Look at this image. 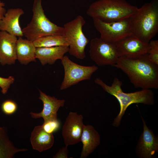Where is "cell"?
<instances>
[{
    "label": "cell",
    "mask_w": 158,
    "mask_h": 158,
    "mask_svg": "<svg viewBox=\"0 0 158 158\" xmlns=\"http://www.w3.org/2000/svg\"><path fill=\"white\" fill-rule=\"evenodd\" d=\"M91 59L99 66H114L119 58L116 45L95 37L90 41L89 51Z\"/></svg>",
    "instance_id": "9c48e42d"
},
{
    "label": "cell",
    "mask_w": 158,
    "mask_h": 158,
    "mask_svg": "<svg viewBox=\"0 0 158 158\" xmlns=\"http://www.w3.org/2000/svg\"><path fill=\"white\" fill-rule=\"evenodd\" d=\"M1 109L5 114L11 115L14 113L17 110V105L14 101L8 99L2 103L1 105Z\"/></svg>",
    "instance_id": "cb8c5ba5"
},
{
    "label": "cell",
    "mask_w": 158,
    "mask_h": 158,
    "mask_svg": "<svg viewBox=\"0 0 158 158\" xmlns=\"http://www.w3.org/2000/svg\"><path fill=\"white\" fill-rule=\"evenodd\" d=\"M119 57H137L148 53L149 43L141 41L131 35L115 44Z\"/></svg>",
    "instance_id": "8fae6325"
},
{
    "label": "cell",
    "mask_w": 158,
    "mask_h": 158,
    "mask_svg": "<svg viewBox=\"0 0 158 158\" xmlns=\"http://www.w3.org/2000/svg\"><path fill=\"white\" fill-rule=\"evenodd\" d=\"M138 8L125 0H98L90 4L87 13L92 18L108 23L129 18Z\"/></svg>",
    "instance_id": "277c9868"
},
{
    "label": "cell",
    "mask_w": 158,
    "mask_h": 158,
    "mask_svg": "<svg viewBox=\"0 0 158 158\" xmlns=\"http://www.w3.org/2000/svg\"><path fill=\"white\" fill-rule=\"evenodd\" d=\"M64 70V77L60 89L63 90L79 82L90 80L92 74L98 69L95 65L85 66L78 64L66 56L61 60Z\"/></svg>",
    "instance_id": "ba28073f"
},
{
    "label": "cell",
    "mask_w": 158,
    "mask_h": 158,
    "mask_svg": "<svg viewBox=\"0 0 158 158\" xmlns=\"http://www.w3.org/2000/svg\"><path fill=\"white\" fill-rule=\"evenodd\" d=\"M68 50V46L36 48L35 57L42 66L52 65L57 60H61Z\"/></svg>",
    "instance_id": "2e32d148"
},
{
    "label": "cell",
    "mask_w": 158,
    "mask_h": 158,
    "mask_svg": "<svg viewBox=\"0 0 158 158\" xmlns=\"http://www.w3.org/2000/svg\"><path fill=\"white\" fill-rule=\"evenodd\" d=\"M39 91V99L43 103V108L39 113L31 112V116L34 118H42L44 120L57 118V112L60 107L64 106L65 100L58 99L54 96L47 95L40 90Z\"/></svg>",
    "instance_id": "4fadbf2b"
},
{
    "label": "cell",
    "mask_w": 158,
    "mask_h": 158,
    "mask_svg": "<svg viewBox=\"0 0 158 158\" xmlns=\"http://www.w3.org/2000/svg\"><path fill=\"white\" fill-rule=\"evenodd\" d=\"M94 82L105 91L114 96L119 102L120 111L112 124L114 126L118 127L119 125L126 110L131 104L142 103L151 105L154 103V93L150 89H142L131 93L124 92L121 88L122 82L116 78L114 79L111 86L106 84L99 78H96Z\"/></svg>",
    "instance_id": "3957f363"
},
{
    "label": "cell",
    "mask_w": 158,
    "mask_h": 158,
    "mask_svg": "<svg viewBox=\"0 0 158 158\" xmlns=\"http://www.w3.org/2000/svg\"><path fill=\"white\" fill-rule=\"evenodd\" d=\"M42 1L34 0L31 20L22 29L23 36L32 42L46 36L63 35V27L57 25L46 17Z\"/></svg>",
    "instance_id": "5b68a950"
},
{
    "label": "cell",
    "mask_w": 158,
    "mask_h": 158,
    "mask_svg": "<svg viewBox=\"0 0 158 158\" xmlns=\"http://www.w3.org/2000/svg\"><path fill=\"white\" fill-rule=\"evenodd\" d=\"M83 117L77 112H70L62 128V135L65 146L73 145L80 142L84 124Z\"/></svg>",
    "instance_id": "30bf717a"
},
{
    "label": "cell",
    "mask_w": 158,
    "mask_h": 158,
    "mask_svg": "<svg viewBox=\"0 0 158 158\" xmlns=\"http://www.w3.org/2000/svg\"><path fill=\"white\" fill-rule=\"evenodd\" d=\"M36 48L68 46L66 39L63 35H50L41 37L33 42Z\"/></svg>",
    "instance_id": "44dd1931"
},
{
    "label": "cell",
    "mask_w": 158,
    "mask_h": 158,
    "mask_svg": "<svg viewBox=\"0 0 158 158\" xmlns=\"http://www.w3.org/2000/svg\"><path fill=\"white\" fill-rule=\"evenodd\" d=\"M15 79L12 76L6 78L0 77V87L3 94L5 95L7 93L10 86L13 83Z\"/></svg>",
    "instance_id": "d4e9b609"
},
{
    "label": "cell",
    "mask_w": 158,
    "mask_h": 158,
    "mask_svg": "<svg viewBox=\"0 0 158 158\" xmlns=\"http://www.w3.org/2000/svg\"><path fill=\"white\" fill-rule=\"evenodd\" d=\"M27 150L15 147L10 140L6 128L0 126V158H13L16 153Z\"/></svg>",
    "instance_id": "ffe728a7"
},
{
    "label": "cell",
    "mask_w": 158,
    "mask_h": 158,
    "mask_svg": "<svg viewBox=\"0 0 158 158\" xmlns=\"http://www.w3.org/2000/svg\"><path fill=\"white\" fill-rule=\"evenodd\" d=\"M5 4L0 1V20L3 17L6 11L4 7Z\"/></svg>",
    "instance_id": "4316f807"
},
{
    "label": "cell",
    "mask_w": 158,
    "mask_h": 158,
    "mask_svg": "<svg viewBox=\"0 0 158 158\" xmlns=\"http://www.w3.org/2000/svg\"><path fill=\"white\" fill-rule=\"evenodd\" d=\"M17 37L0 31V63L4 66L14 64L17 60Z\"/></svg>",
    "instance_id": "7c38bea8"
},
{
    "label": "cell",
    "mask_w": 158,
    "mask_h": 158,
    "mask_svg": "<svg viewBox=\"0 0 158 158\" xmlns=\"http://www.w3.org/2000/svg\"><path fill=\"white\" fill-rule=\"evenodd\" d=\"M141 117L143 124V130L138 145V154L141 157L150 158L155 152H158V138L147 126L145 120Z\"/></svg>",
    "instance_id": "5bb4252c"
},
{
    "label": "cell",
    "mask_w": 158,
    "mask_h": 158,
    "mask_svg": "<svg viewBox=\"0 0 158 158\" xmlns=\"http://www.w3.org/2000/svg\"><path fill=\"white\" fill-rule=\"evenodd\" d=\"M41 125L43 129L47 133H53L59 129L60 123L57 118L44 120Z\"/></svg>",
    "instance_id": "7402d4cb"
},
{
    "label": "cell",
    "mask_w": 158,
    "mask_h": 158,
    "mask_svg": "<svg viewBox=\"0 0 158 158\" xmlns=\"http://www.w3.org/2000/svg\"><path fill=\"white\" fill-rule=\"evenodd\" d=\"M68 147L65 146L61 148L58 152L53 156L54 158H67L68 150Z\"/></svg>",
    "instance_id": "484cf974"
},
{
    "label": "cell",
    "mask_w": 158,
    "mask_h": 158,
    "mask_svg": "<svg viewBox=\"0 0 158 158\" xmlns=\"http://www.w3.org/2000/svg\"><path fill=\"white\" fill-rule=\"evenodd\" d=\"M36 49L33 42L19 37L16 45L17 59L21 64L25 65L35 61Z\"/></svg>",
    "instance_id": "d6986e66"
},
{
    "label": "cell",
    "mask_w": 158,
    "mask_h": 158,
    "mask_svg": "<svg viewBox=\"0 0 158 158\" xmlns=\"http://www.w3.org/2000/svg\"><path fill=\"white\" fill-rule=\"evenodd\" d=\"M85 23L83 17L78 15L64 25L63 35L68 41L69 54L83 59L86 57L85 49L89 42L83 33L82 28Z\"/></svg>",
    "instance_id": "8992f818"
},
{
    "label": "cell",
    "mask_w": 158,
    "mask_h": 158,
    "mask_svg": "<svg viewBox=\"0 0 158 158\" xmlns=\"http://www.w3.org/2000/svg\"><path fill=\"white\" fill-rule=\"evenodd\" d=\"M94 26L104 42L116 44L132 35L129 18L122 20L105 22L92 18Z\"/></svg>",
    "instance_id": "52a82bcc"
},
{
    "label": "cell",
    "mask_w": 158,
    "mask_h": 158,
    "mask_svg": "<svg viewBox=\"0 0 158 158\" xmlns=\"http://www.w3.org/2000/svg\"><path fill=\"white\" fill-rule=\"evenodd\" d=\"M114 66L124 73L136 88H158V65L150 61L148 53L133 58L120 57Z\"/></svg>",
    "instance_id": "6da1fadb"
},
{
    "label": "cell",
    "mask_w": 158,
    "mask_h": 158,
    "mask_svg": "<svg viewBox=\"0 0 158 158\" xmlns=\"http://www.w3.org/2000/svg\"><path fill=\"white\" fill-rule=\"evenodd\" d=\"M100 139L99 133L93 126L84 125L81 137L83 147L80 158H86L93 152L99 145Z\"/></svg>",
    "instance_id": "e0dca14e"
},
{
    "label": "cell",
    "mask_w": 158,
    "mask_h": 158,
    "mask_svg": "<svg viewBox=\"0 0 158 158\" xmlns=\"http://www.w3.org/2000/svg\"><path fill=\"white\" fill-rule=\"evenodd\" d=\"M129 20L132 35L149 43L158 31V0L138 8Z\"/></svg>",
    "instance_id": "7a4b0ae2"
},
{
    "label": "cell",
    "mask_w": 158,
    "mask_h": 158,
    "mask_svg": "<svg viewBox=\"0 0 158 158\" xmlns=\"http://www.w3.org/2000/svg\"><path fill=\"white\" fill-rule=\"evenodd\" d=\"M32 148L40 152L51 147L54 143L53 133L46 132L42 126H35L31 132L30 138Z\"/></svg>",
    "instance_id": "ac0fdd59"
},
{
    "label": "cell",
    "mask_w": 158,
    "mask_h": 158,
    "mask_svg": "<svg viewBox=\"0 0 158 158\" xmlns=\"http://www.w3.org/2000/svg\"><path fill=\"white\" fill-rule=\"evenodd\" d=\"M149 43L150 49L147 53L149 58L151 62L158 65V40H150Z\"/></svg>",
    "instance_id": "603a6c76"
},
{
    "label": "cell",
    "mask_w": 158,
    "mask_h": 158,
    "mask_svg": "<svg viewBox=\"0 0 158 158\" xmlns=\"http://www.w3.org/2000/svg\"><path fill=\"white\" fill-rule=\"evenodd\" d=\"M24 12L21 8H12L6 11L0 20V31H6L18 37L23 35L19 23V19Z\"/></svg>",
    "instance_id": "9a60e30c"
}]
</instances>
